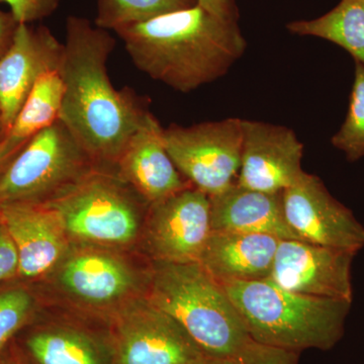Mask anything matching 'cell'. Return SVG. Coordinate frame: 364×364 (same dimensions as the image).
Returning <instances> with one entry per match:
<instances>
[{"mask_svg":"<svg viewBox=\"0 0 364 364\" xmlns=\"http://www.w3.org/2000/svg\"><path fill=\"white\" fill-rule=\"evenodd\" d=\"M170 158L182 176L210 196L219 195L237 181L243 144V119L229 117L163 129Z\"/></svg>","mask_w":364,"mask_h":364,"instance_id":"obj_7","label":"cell"},{"mask_svg":"<svg viewBox=\"0 0 364 364\" xmlns=\"http://www.w3.org/2000/svg\"><path fill=\"white\" fill-rule=\"evenodd\" d=\"M59 282L66 293L82 303L107 306L128 296L134 277L117 256L105 251L83 250L62 263Z\"/></svg>","mask_w":364,"mask_h":364,"instance_id":"obj_18","label":"cell"},{"mask_svg":"<svg viewBox=\"0 0 364 364\" xmlns=\"http://www.w3.org/2000/svg\"><path fill=\"white\" fill-rule=\"evenodd\" d=\"M18 274V255L4 223H0V282Z\"/></svg>","mask_w":364,"mask_h":364,"instance_id":"obj_27","label":"cell"},{"mask_svg":"<svg viewBox=\"0 0 364 364\" xmlns=\"http://www.w3.org/2000/svg\"><path fill=\"white\" fill-rule=\"evenodd\" d=\"M198 6H202L205 11L215 16L226 20H236V7L233 0H196Z\"/></svg>","mask_w":364,"mask_h":364,"instance_id":"obj_29","label":"cell"},{"mask_svg":"<svg viewBox=\"0 0 364 364\" xmlns=\"http://www.w3.org/2000/svg\"><path fill=\"white\" fill-rule=\"evenodd\" d=\"M301 352L251 339L233 358L236 364H299Z\"/></svg>","mask_w":364,"mask_h":364,"instance_id":"obj_25","label":"cell"},{"mask_svg":"<svg viewBox=\"0 0 364 364\" xmlns=\"http://www.w3.org/2000/svg\"><path fill=\"white\" fill-rule=\"evenodd\" d=\"M2 222L1 208H0V223Z\"/></svg>","mask_w":364,"mask_h":364,"instance_id":"obj_34","label":"cell"},{"mask_svg":"<svg viewBox=\"0 0 364 364\" xmlns=\"http://www.w3.org/2000/svg\"><path fill=\"white\" fill-rule=\"evenodd\" d=\"M221 284L254 341L299 352L328 351L343 338L352 301L293 293L268 279Z\"/></svg>","mask_w":364,"mask_h":364,"instance_id":"obj_3","label":"cell"},{"mask_svg":"<svg viewBox=\"0 0 364 364\" xmlns=\"http://www.w3.org/2000/svg\"><path fill=\"white\" fill-rule=\"evenodd\" d=\"M59 66L64 85L59 121L97 167L114 166L129 139L149 112L133 90H117L107 72L116 47L109 31L70 16Z\"/></svg>","mask_w":364,"mask_h":364,"instance_id":"obj_1","label":"cell"},{"mask_svg":"<svg viewBox=\"0 0 364 364\" xmlns=\"http://www.w3.org/2000/svg\"><path fill=\"white\" fill-rule=\"evenodd\" d=\"M111 339L114 364H196L207 356L173 318L147 299L122 311Z\"/></svg>","mask_w":364,"mask_h":364,"instance_id":"obj_8","label":"cell"},{"mask_svg":"<svg viewBox=\"0 0 364 364\" xmlns=\"http://www.w3.org/2000/svg\"><path fill=\"white\" fill-rule=\"evenodd\" d=\"M33 299L23 287L0 291V351L32 315Z\"/></svg>","mask_w":364,"mask_h":364,"instance_id":"obj_24","label":"cell"},{"mask_svg":"<svg viewBox=\"0 0 364 364\" xmlns=\"http://www.w3.org/2000/svg\"><path fill=\"white\" fill-rule=\"evenodd\" d=\"M146 242L155 262H198L210 235V196L188 186L151 203Z\"/></svg>","mask_w":364,"mask_h":364,"instance_id":"obj_10","label":"cell"},{"mask_svg":"<svg viewBox=\"0 0 364 364\" xmlns=\"http://www.w3.org/2000/svg\"><path fill=\"white\" fill-rule=\"evenodd\" d=\"M136 193L117 173L95 167L44 203L58 210L71 238L124 245L134 240L140 226Z\"/></svg>","mask_w":364,"mask_h":364,"instance_id":"obj_6","label":"cell"},{"mask_svg":"<svg viewBox=\"0 0 364 364\" xmlns=\"http://www.w3.org/2000/svg\"><path fill=\"white\" fill-rule=\"evenodd\" d=\"M0 364H26L18 359L14 358H0Z\"/></svg>","mask_w":364,"mask_h":364,"instance_id":"obj_32","label":"cell"},{"mask_svg":"<svg viewBox=\"0 0 364 364\" xmlns=\"http://www.w3.org/2000/svg\"><path fill=\"white\" fill-rule=\"evenodd\" d=\"M289 32L329 41L364 65V0H341L320 18L291 21Z\"/></svg>","mask_w":364,"mask_h":364,"instance_id":"obj_20","label":"cell"},{"mask_svg":"<svg viewBox=\"0 0 364 364\" xmlns=\"http://www.w3.org/2000/svg\"><path fill=\"white\" fill-rule=\"evenodd\" d=\"M114 33L139 70L183 93L221 78L246 50L236 20L198 4Z\"/></svg>","mask_w":364,"mask_h":364,"instance_id":"obj_2","label":"cell"},{"mask_svg":"<svg viewBox=\"0 0 364 364\" xmlns=\"http://www.w3.org/2000/svg\"><path fill=\"white\" fill-rule=\"evenodd\" d=\"M163 129L152 112H148L114 165L117 176L149 205L191 186L170 158Z\"/></svg>","mask_w":364,"mask_h":364,"instance_id":"obj_15","label":"cell"},{"mask_svg":"<svg viewBox=\"0 0 364 364\" xmlns=\"http://www.w3.org/2000/svg\"><path fill=\"white\" fill-rule=\"evenodd\" d=\"M64 45L44 26L20 23L13 42L0 57V114L4 136L36 81L59 69Z\"/></svg>","mask_w":364,"mask_h":364,"instance_id":"obj_13","label":"cell"},{"mask_svg":"<svg viewBox=\"0 0 364 364\" xmlns=\"http://www.w3.org/2000/svg\"><path fill=\"white\" fill-rule=\"evenodd\" d=\"M1 208L2 223L18 255V275L36 279L64 257L68 234L61 215L47 203H14Z\"/></svg>","mask_w":364,"mask_h":364,"instance_id":"obj_14","label":"cell"},{"mask_svg":"<svg viewBox=\"0 0 364 364\" xmlns=\"http://www.w3.org/2000/svg\"><path fill=\"white\" fill-rule=\"evenodd\" d=\"M304 145L287 127L243 119L241 164L236 184L267 193L293 186L305 171Z\"/></svg>","mask_w":364,"mask_h":364,"instance_id":"obj_12","label":"cell"},{"mask_svg":"<svg viewBox=\"0 0 364 364\" xmlns=\"http://www.w3.org/2000/svg\"><path fill=\"white\" fill-rule=\"evenodd\" d=\"M279 241L268 235L212 232L198 263L219 284L267 279Z\"/></svg>","mask_w":364,"mask_h":364,"instance_id":"obj_17","label":"cell"},{"mask_svg":"<svg viewBox=\"0 0 364 364\" xmlns=\"http://www.w3.org/2000/svg\"><path fill=\"white\" fill-rule=\"evenodd\" d=\"M26 349L33 364H114L111 335L102 338L73 326L35 330L26 337Z\"/></svg>","mask_w":364,"mask_h":364,"instance_id":"obj_19","label":"cell"},{"mask_svg":"<svg viewBox=\"0 0 364 364\" xmlns=\"http://www.w3.org/2000/svg\"><path fill=\"white\" fill-rule=\"evenodd\" d=\"M196 0H97L95 25L116 32L163 14L189 9Z\"/></svg>","mask_w":364,"mask_h":364,"instance_id":"obj_22","label":"cell"},{"mask_svg":"<svg viewBox=\"0 0 364 364\" xmlns=\"http://www.w3.org/2000/svg\"><path fill=\"white\" fill-rule=\"evenodd\" d=\"M4 138H6V136H4V129H2L1 114H0V141Z\"/></svg>","mask_w":364,"mask_h":364,"instance_id":"obj_33","label":"cell"},{"mask_svg":"<svg viewBox=\"0 0 364 364\" xmlns=\"http://www.w3.org/2000/svg\"><path fill=\"white\" fill-rule=\"evenodd\" d=\"M210 200L212 232L268 235L280 240H298L284 218L282 193H262L235 183Z\"/></svg>","mask_w":364,"mask_h":364,"instance_id":"obj_16","label":"cell"},{"mask_svg":"<svg viewBox=\"0 0 364 364\" xmlns=\"http://www.w3.org/2000/svg\"><path fill=\"white\" fill-rule=\"evenodd\" d=\"M62 0H0L7 4L18 23H35L52 16Z\"/></svg>","mask_w":364,"mask_h":364,"instance_id":"obj_26","label":"cell"},{"mask_svg":"<svg viewBox=\"0 0 364 364\" xmlns=\"http://www.w3.org/2000/svg\"><path fill=\"white\" fill-rule=\"evenodd\" d=\"M20 23L16 21L11 11L0 9V57L6 52L11 46Z\"/></svg>","mask_w":364,"mask_h":364,"instance_id":"obj_28","label":"cell"},{"mask_svg":"<svg viewBox=\"0 0 364 364\" xmlns=\"http://www.w3.org/2000/svg\"><path fill=\"white\" fill-rule=\"evenodd\" d=\"M28 141L21 142V141L16 140L9 136H6V138L0 141V176L9 163L20 152L21 148L26 145Z\"/></svg>","mask_w":364,"mask_h":364,"instance_id":"obj_30","label":"cell"},{"mask_svg":"<svg viewBox=\"0 0 364 364\" xmlns=\"http://www.w3.org/2000/svg\"><path fill=\"white\" fill-rule=\"evenodd\" d=\"M355 256L341 249L280 240L267 279L293 293L352 301V263Z\"/></svg>","mask_w":364,"mask_h":364,"instance_id":"obj_11","label":"cell"},{"mask_svg":"<svg viewBox=\"0 0 364 364\" xmlns=\"http://www.w3.org/2000/svg\"><path fill=\"white\" fill-rule=\"evenodd\" d=\"M147 299L173 318L210 358L233 359L251 340L224 287L198 262H155Z\"/></svg>","mask_w":364,"mask_h":364,"instance_id":"obj_4","label":"cell"},{"mask_svg":"<svg viewBox=\"0 0 364 364\" xmlns=\"http://www.w3.org/2000/svg\"><path fill=\"white\" fill-rule=\"evenodd\" d=\"M196 364H236L234 363L233 359L230 358H210V356H205L203 359H200L198 363Z\"/></svg>","mask_w":364,"mask_h":364,"instance_id":"obj_31","label":"cell"},{"mask_svg":"<svg viewBox=\"0 0 364 364\" xmlns=\"http://www.w3.org/2000/svg\"><path fill=\"white\" fill-rule=\"evenodd\" d=\"M63 95L64 85L59 69L45 72L33 85L7 136L25 142L56 123Z\"/></svg>","mask_w":364,"mask_h":364,"instance_id":"obj_21","label":"cell"},{"mask_svg":"<svg viewBox=\"0 0 364 364\" xmlns=\"http://www.w3.org/2000/svg\"><path fill=\"white\" fill-rule=\"evenodd\" d=\"M282 205L298 240L356 254L364 247L363 225L330 193L320 177L305 172L282 191Z\"/></svg>","mask_w":364,"mask_h":364,"instance_id":"obj_9","label":"cell"},{"mask_svg":"<svg viewBox=\"0 0 364 364\" xmlns=\"http://www.w3.org/2000/svg\"><path fill=\"white\" fill-rule=\"evenodd\" d=\"M331 143L349 162L364 158V65L358 62H355L348 111Z\"/></svg>","mask_w":364,"mask_h":364,"instance_id":"obj_23","label":"cell"},{"mask_svg":"<svg viewBox=\"0 0 364 364\" xmlns=\"http://www.w3.org/2000/svg\"><path fill=\"white\" fill-rule=\"evenodd\" d=\"M97 167L61 122L33 136L0 176V207L44 203Z\"/></svg>","mask_w":364,"mask_h":364,"instance_id":"obj_5","label":"cell"}]
</instances>
